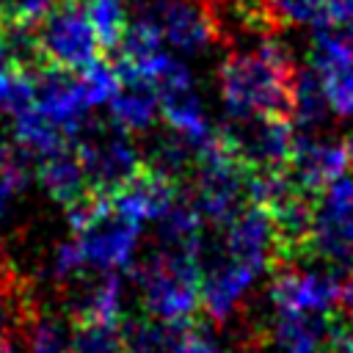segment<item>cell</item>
<instances>
[{
	"label": "cell",
	"instance_id": "cell-1",
	"mask_svg": "<svg viewBox=\"0 0 353 353\" xmlns=\"http://www.w3.org/2000/svg\"><path fill=\"white\" fill-rule=\"evenodd\" d=\"M295 66L281 44L262 41L254 52L229 55L221 63V97L232 119L284 113L292 108ZM292 119V116H290Z\"/></svg>",
	"mask_w": 353,
	"mask_h": 353
},
{
	"label": "cell",
	"instance_id": "cell-2",
	"mask_svg": "<svg viewBox=\"0 0 353 353\" xmlns=\"http://www.w3.org/2000/svg\"><path fill=\"white\" fill-rule=\"evenodd\" d=\"M135 281L143 295L146 317L165 323H185L196 317V306L201 301V265L196 254L163 248L135 270Z\"/></svg>",
	"mask_w": 353,
	"mask_h": 353
},
{
	"label": "cell",
	"instance_id": "cell-3",
	"mask_svg": "<svg viewBox=\"0 0 353 353\" xmlns=\"http://www.w3.org/2000/svg\"><path fill=\"white\" fill-rule=\"evenodd\" d=\"M36 55L41 63L83 72L99 58V39L88 19L85 0H52L41 22L33 28Z\"/></svg>",
	"mask_w": 353,
	"mask_h": 353
},
{
	"label": "cell",
	"instance_id": "cell-4",
	"mask_svg": "<svg viewBox=\"0 0 353 353\" xmlns=\"http://www.w3.org/2000/svg\"><path fill=\"white\" fill-rule=\"evenodd\" d=\"M312 259L331 265L353 259V176L334 179L314 201Z\"/></svg>",
	"mask_w": 353,
	"mask_h": 353
},
{
	"label": "cell",
	"instance_id": "cell-5",
	"mask_svg": "<svg viewBox=\"0 0 353 353\" xmlns=\"http://www.w3.org/2000/svg\"><path fill=\"white\" fill-rule=\"evenodd\" d=\"M77 152L85 168L88 190L99 196H110L119 185H124L132 176V171L141 163L121 127L88 130L77 141Z\"/></svg>",
	"mask_w": 353,
	"mask_h": 353
},
{
	"label": "cell",
	"instance_id": "cell-6",
	"mask_svg": "<svg viewBox=\"0 0 353 353\" xmlns=\"http://www.w3.org/2000/svg\"><path fill=\"white\" fill-rule=\"evenodd\" d=\"M226 135L251 168H287L298 141V130L292 127V119L284 113L234 119Z\"/></svg>",
	"mask_w": 353,
	"mask_h": 353
},
{
	"label": "cell",
	"instance_id": "cell-7",
	"mask_svg": "<svg viewBox=\"0 0 353 353\" xmlns=\"http://www.w3.org/2000/svg\"><path fill=\"white\" fill-rule=\"evenodd\" d=\"M179 188H182V179L176 174L165 171L154 160H141L132 176L110 193V201L124 215L143 223L165 215L179 199Z\"/></svg>",
	"mask_w": 353,
	"mask_h": 353
},
{
	"label": "cell",
	"instance_id": "cell-8",
	"mask_svg": "<svg viewBox=\"0 0 353 353\" xmlns=\"http://www.w3.org/2000/svg\"><path fill=\"white\" fill-rule=\"evenodd\" d=\"M154 91H157L160 116L174 132H179L182 138H188L196 146L212 132L199 108V97L193 91L190 72L179 61H174V58L165 61V66L154 77Z\"/></svg>",
	"mask_w": 353,
	"mask_h": 353
},
{
	"label": "cell",
	"instance_id": "cell-9",
	"mask_svg": "<svg viewBox=\"0 0 353 353\" xmlns=\"http://www.w3.org/2000/svg\"><path fill=\"white\" fill-rule=\"evenodd\" d=\"M36 91H33V105L41 116H47L66 138H74L83 132V119L88 110V102L80 88V77L74 72L39 63L36 66Z\"/></svg>",
	"mask_w": 353,
	"mask_h": 353
},
{
	"label": "cell",
	"instance_id": "cell-10",
	"mask_svg": "<svg viewBox=\"0 0 353 353\" xmlns=\"http://www.w3.org/2000/svg\"><path fill=\"white\" fill-rule=\"evenodd\" d=\"M339 276L309 273L292 265L276 268L270 281V301L276 312H317L328 314L336 309Z\"/></svg>",
	"mask_w": 353,
	"mask_h": 353
},
{
	"label": "cell",
	"instance_id": "cell-11",
	"mask_svg": "<svg viewBox=\"0 0 353 353\" xmlns=\"http://www.w3.org/2000/svg\"><path fill=\"white\" fill-rule=\"evenodd\" d=\"M347 165H350V160H347L345 143L320 141V138H309V135L298 132L295 149L287 163V174L301 190L320 196L334 179H339L345 174Z\"/></svg>",
	"mask_w": 353,
	"mask_h": 353
},
{
	"label": "cell",
	"instance_id": "cell-12",
	"mask_svg": "<svg viewBox=\"0 0 353 353\" xmlns=\"http://www.w3.org/2000/svg\"><path fill=\"white\" fill-rule=\"evenodd\" d=\"M163 30V39L185 52H199L215 39L212 17L193 0H157L146 11Z\"/></svg>",
	"mask_w": 353,
	"mask_h": 353
},
{
	"label": "cell",
	"instance_id": "cell-13",
	"mask_svg": "<svg viewBox=\"0 0 353 353\" xmlns=\"http://www.w3.org/2000/svg\"><path fill=\"white\" fill-rule=\"evenodd\" d=\"M36 176H39L41 188L55 201H61L63 207H69V204H74V201H80L83 196L91 193L77 143H72V141H63L55 149L39 154Z\"/></svg>",
	"mask_w": 353,
	"mask_h": 353
},
{
	"label": "cell",
	"instance_id": "cell-14",
	"mask_svg": "<svg viewBox=\"0 0 353 353\" xmlns=\"http://www.w3.org/2000/svg\"><path fill=\"white\" fill-rule=\"evenodd\" d=\"M254 279H256L254 268H248V265H243V262H237L221 251V256L207 270H201V306H204V312L212 320H226Z\"/></svg>",
	"mask_w": 353,
	"mask_h": 353
},
{
	"label": "cell",
	"instance_id": "cell-15",
	"mask_svg": "<svg viewBox=\"0 0 353 353\" xmlns=\"http://www.w3.org/2000/svg\"><path fill=\"white\" fill-rule=\"evenodd\" d=\"M331 314V312H328ZM328 314L317 312H279L273 342L279 353H323Z\"/></svg>",
	"mask_w": 353,
	"mask_h": 353
},
{
	"label": "cell",
	"instance_id": "cell-16",
	"mask_svg": "<svg viewBox=\"0 0 353 353\" xmlns=\"http://www.w3.org/2000/svg\"><path fill=\"white\" fill-rule=\"evenodd\" d=\"M157 91L149 80H124L119 83V91L110 97V116L113 124L124 132L146 130L157 116Z\"/></svg>",
	"mask_w": 353,
	"mask_h": 353
},
{
	"label": "cell",
	"instance_id": "cell-17",
	"mask_svg": "<svg viewBox=\"0 0 353 353\" xmlns=\"http://www.w3.org/2000/svg\"><path fill=\"white\" fill-rule=\"evenodd\" d=\"M190 320L185 323H165L154 317L143 320H130L121 328L124 336V350L127 353H176L182 331Z\"/></svg>",
	"mask_w": 353,
	"mask_h": 353
},
{
	"label": "cell",
	"instance_id": "cell-18",
	"mask_svg": "<svg viewBox=\"0 0 353 353\" xmlns=\"http://www.w3.org/2000/svg\"><path fill=\"white\" fill-rule=\"evenodd\" d=\"M328 110L331 108H328V99L323 94L320 74L314 69H298L295 83H292V108H290L292 121L298 127L309 130V127H317Z\"/></svg>",
	"mask_w": 353,
	"mask_h": 353
},
{
	"label": "cell",
	"instance_id": "cell-19",
	"mask_svg": "<svg viewBox=\"0 0 353 353\" xmlns=\"http://www.w3.org/2000/svg\"><path fill=\"white\" fill-rule=\"evenodd\" d=\"M72 320L121 325V281H119V276H105L97 287H91L88 295L83 298V303L74 309Z\"/></svg>",
	"mask_w": 353,
	"mask_h": 353
},
{
	"label": "cell",
	"instance_id": "cell-20",
	"mask_svg": "<svg viewBox=\"0 0 353 353\" xmlns=\"http://www.w3.org/2000/svg\"><path fill=\"white\" fill-rule=\"evenodd\" d=\"M69 353H127L124 350L121 325H102V323L72 320Z\"/></svg>",
	"mask_w": 353,
	"mask_h": 353
},
{
	"label": "cell",
	"instance_id": "cell-21",
	"mask_svg": "<svg viewBox=\"0 0 353 353\" xmlns=\"http://www.w3.org/2000/svg\"><path fill=\"white\" fill-rule=\"evenodd\" d=\"M85 8H88V19L97 30L102 50L113 52L124 36V28H127L121 0H85Z\"/></svg>",
	"mask_w": 353,
	"mask_h": 353
},
{
	"label": "cell",
	"instance_id": "cell-22",
	"mask_svg": "<svg viewBox=\"0 0 353 353\" xmlns=\"http://www.w3.org/2000/svg\"><path fill=\"white\" fill-rule=\"evenodd\" d=\"M80 88H83V97H85L88 108L110 102V97L119 91V74H116L113 63L97 58L91 66H85L80 72Z\"/></svg>",
	"mask_w": 353,
	"mask_h": 353
},
{
	"label": "cell",
	"instance_id": "cell-23",
	"mask_svg": "<svg viewBox=\"0 0 353 353\" xmlns=\"http://www.w3.org/2000/svg\"><path fill=\"white\" fill-rule=\"evenodd\" d=\"M323 83V94L328 99V108L336 116H353V63L336 66L328 72H317Z\"/></svg>",
	"mask_w": 353,
	"mask_h": 353
},
{
	"label": "cell",
	"instance_id": "cell-24",
	"mask_svg": "<svg viewBox=\"0 0 353 353\" xmlns=\"http://www.w3.org/2000/svg\"><path fill=\"white\" fill-rule=\"evenodd\" d=\"M268 14L281 25H323L325 11L320 0H268Z\"/></svg>",
	"mask_w": 353,
	"mask_h": 353
},
{
	"label": "cell",
	"instance_id": "cell-25",
	"mask_svg": "<svg viewBox=\"0 0 353 353\" xmlns=\"http://www.w3.org/2000/svg\"><path fill=\"white\" fill-rule=\"evenodd\" d=\"M50 6L52 0H0V25L33 30Z\"/></svg>",
	"mask_w": 353,
	"mask_h": 353
},
{
	"label": "cell",
	"instance_id": "cell-26",
	"mask_svg": "<svg viewBox=\"0 0 353 353\" xmlns=\"http://www.w3.org/2000/svg\"><path fill=\"white\" fill-rule=\"evenodd\" d=\"M30 353H69V336L52 317L30 323Z\"/></svg>",
	"mask_w": 353,
	"mask_h": 353
},
{
	"label": "cell",
	"instance_id": "cell-27",
	"mask_svg": "<svg viewBox=\"0 0 353 353\" xmlns=\"http://www.w3.org/2000/svg\"><path fill=\"white\" fill-rule=\"evenodd\" d=\"M22 179H25V171H22L19 154L8 146H0V215L22 188Z\"/></svg>",
	"mask_w": 353,
	"mask_h": 353
},
{
	"label": "cell",
	"instance_id": "cell-28",
	"mask_svg": "<svg viewBox=\"0 0 353 353\" xmlns=\"http://www.w3.org/2000/svg\"><path fill=\"white\" fill-rule=\"evenodd\" d=\"M323 353H353V317L334 309L328 314V331Z\"/></svg>",
	"mask_w": 353,
	"mask_h": 353
},
{
	"label": "cell",
	"instance_id": "cell-29",
	"mask_svg": "<svg viewBox=\"0 0 353 353\" xmlns=\"http://www.w3.org/2000/svg\"><path fill=\"white\" fill-rule=\"evenodd\" d=\"M176 353H221V350H218L212 334L193 317L185 325V331H182V339H179V350Z\"/></svg>",
	"mask_w": 353,
	"mask_h": 353
},
{
	"label": "cell",
	"instance_id": "cell-30",
	"mask_svg": "<svg viewBox=\"0 0 353 353\" xmlns=\"http://www.w3.org/2000/svg\"><path fill=\"white\" fill-rule=\"evenodd\" d=\"M325 19L334 25H350L353 22V0H320Z\"/></svg>",
	"mask_w": 353,
	"mask_h": 353
},
{
	"label": "cell",
	"instance_id": "cell-31",
	"mask_svg": "<svg viewBox=\"0 0 353 353\" xmlns=\"http://www.w3.org/2000/svg\"><path fill=\"white\" fill-rule=\"evenodd\" d=\"M336 309L347 317H353V268H347L339 276V292H336Z\"/></svg>",
	"mask_w": 353,
	"mask_h": 353
},
{
	"label": "cell",
	"instance_id": "cell-32",
	"mask_svg": "<svg viewBox=\"0 0 353 353\" xmlns=\"http://www.w3.org/2000/svg\"><path fill=\"white\" fill-rule=\"evenodd\" d=\"M0 353H19V350H14V345H11L8 339L0 336Z\"/></svg>",
	"mask_w": 353,
	"mask_h": 353
},
{
	"label": "cell",
	"instance_id": "cell-33",
	"mask_svg": "<svg viewBox=\"0 0 353 353\" xmlns=\"http://www.w3.org/2000/svg\"><path fill=\"white\" fill-rule=\"evenodd\" d=\"M345 149H347V160H350V165H353V135L345 141Z\"/></svg>",
	"mask_w": 353,
	"mask_h": 353
}]
</instances>
